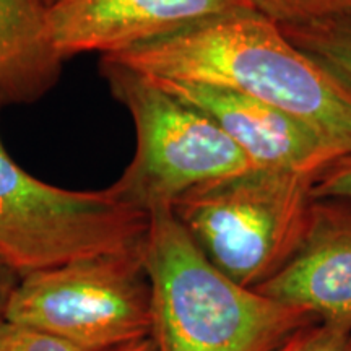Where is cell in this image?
<instances>
[{
    "label": "cell",
    "instance_id": "11",
    "mask_svg": "<svg viewBox=\"0 0 351 351\" xmlns=\"http://www.w3.org/2000/svg\"><path fill=\"white\" fill-rule=\"evenodd\" d=\"M280 28L289 41L351 90V15Z\"/></svg>",
    "mask_w": 351,
    "mask_h": 351
},
{
    "label": "cell",
    "instance_id": "14",
    "mask_svg": "<svg viewBox=\"0 0 351 351\" xmlns=\"http://www.w3.org/2000/svg\"><path fill=\"white\" fill-rule=\"evenodd\" d=\"M0 351H86L32 327L0 324Z\"/></svg>",
    "mask_w": 351,
    "mask_h": 351
},
{
    "label": "cell",
    "instance_id": "17",
    "mask_svg": "<svg viewBox=\"0 0 351 351\" xmlns=\"http://www.w3.org/2000/svg\"><path fill=\"white\" fill-rule=\"evenodd\" d=\"M112 351H156V346H155V341H153L152 337H148V339L135 341V343L125 345V346H122V348H117Z\"/></svg>",
    "mask_w": 351,
    "mask_h": 351
},
{
    "label": "cell",
    "instance_id": "10",
    "mask_svg": "<svg viewBox=\"0 0 351 351\" xmlns=\"http://www.w3.org/2000/svg\"><path fill=\"white\" fill-rule=\"evenodd\" d=\"M64 60L44 0H0V99L33 103L56 85Z\"/></svg>",
    "mask_w": 351,
    "mask_h": 351
},
{
    "label": "cell",
    "instance_id": "4",
    "mask_svg": "<svg viewBox=\"0 0 351 351\" xmlns=\"http://www.w3.org/2000/svg\"><path fill=\"white\" fill-rule=\"evenodd\" d=\"M101 73L137 135L134 158L108 187L122 204L147 215L171 210L192 189L257 169L217 122L152 77L104 59Z\"/></svg>",
    "mask_w": 351,
    "mask_h": 351
},
{
    "label": "cell",
    "instance_id": "15",
    "mask_svg": "<svg viewBox=\"0 0 351 351\" xmlns=\"http://www.w3.org/2000/svg\"><path fill=\"white\" fill-rule=\"evenodd\" d=\"M311 194L315 202L351 200V152L315 174Z\"/></svg>",
    "mask_w": 351,
    "mask_h": 351
},
{
    "label": "cell",
    "instance_id": "1",
    "mask_svg": "<svg viewBox=\"0 0 351 351\" xmlns=\"http://www.w3.org/2000/svg\"><path fill=\"white\" fill-rule=\"evenodd\" d=\"M101 59L160 80L238 91L351 152L350 88L254 10L200 21Z\"/></svg>",
    "mask_w": 351,
    "mask_h": 351
},
{
    "label": "cell",
    "instance_id": "12",
    "mask_svg": "<svg viewBox=\"0 0 351 351\" xmlns=\"http://www.w3.org/2000/svg\"><path fill=\"white\" fill-rule=\"evenodd\" d=\"M254 12L274 23L304 25L351 15V0H244Z\"/></svg>",
    "mask_w": 351,
    "mask_h": 351
},
{
    "label": "cell",
    "instance_id": "6",
    "mask_svg": "<svg viewBox=\"0 0 351 351\" xmlns=\"http://www.w3.org/2000/svg\"><path fill=\"white\" fill-rule=\"evenodd\" d=\"M143 249L101 254L20 276L5 320L86 351H112L148 339L152 295Z\"/></svg>",
    "mask_w": 351,
    "mask_h": 351
},
{
    "label": "cell",
    "instance_id": "8",
    "mask_svg": "<svg viewBox=\"0 0 351 351\" xmlns=\"http://www.w3.org/2000/svg\"><path fill=\"white\" fill-rule=\"evenodd\" d=\"M153 80L217 122L257 169L317 174L333 160L350 153L291 114L238 91L160 78Z\"/></svg>",
    "mask_w": 351,
    "mask_h": 351
},
{
    "label": "cell",
    "instance_id": "3",
    "mask_svg": "<svg viewBox=\"0 0 351 351\" xmlns=\"http://www.w3.org/2000/svg\"><path fill=\"white\" fill-rule=\"evenodd\" d=\"M314 178L252 169L192 189L171 210L217 269L243 287L256 288L304 241L315 202Z\"/></svg>",
    "mask_w": 351,
    "mask_h": 351
},
{
    "label": "cell",
    "instance_id": "9",
    "mask_svg": "<svg viewBox=\"0 0 351 351\" xmlns=\"http://www.w3.org/2000/svg\"><path fill=\"white\" fill-rule=\"evenodd\" d=\"M254 289L319 322L351 328V210L332 200L314 202L300 249Z\"/></svg>",
    "mask_w": 351,
    "mask_h": 351
},
{
    "label": "cell",
    "instance_id": "7",
    "mask_svg": "<svg viewBox=\"0 0 351 351\" xmlns=\"http://www.w3.org/2000/svg\"><path fill=\"white\" fill-rule=\"evenodd\" d=\"M252 10L244 0H51L47 21L57 54L112 56L200 21Z\"/></svg>",
    "mask_w": 351,
    "mask_h": 351
},
{
    "label": "cell",
    "instance_id": "16",
    "mask_svg": "<svg viewBox=\"0 0 351 351\" xmlns=\"http://www.w3.org/2000/svg\"><path fill=\"white\" fill-rule=\"evenodd\" d=\"M20 274H16L8 263L0 258V324L5 320V307L10 300L13 289L20 280Z\"/></svg>",
    "mask_w": 351,
    "mask_h": 351
},
{
    "label": "cell",
    "instance_id": "13",
    "mask_svg": "<svg viewBox=\"0 0 351 351\" xmlns=\"http://www.w3.org/2000/svg\"><path fill=\"white\" fill-rule=\"evenodd\" d=\"M274 351H351V328L314 322Z\"/></svg>",
    "mask_w": 351,
    "mask_h": 351
},
{
    "label": "cell",
    "instance_id": "5",
    "mask_svg": "<svg viewBox=\"0 0 351 351\" xmlns=\"http://www.w3.org/2000/svg\"><path fill=\"white\" fill-rule=\"evenodd\" d=\"M148 225L150 215L122 204L109 189L80 192L39 181L0 137V258L16 274L142 251Z\"/></svg>",
    "mask_w": 351,
    "mask_h": 351
},
{
    "label": "cell",
    "instance_id": "18",
    "mask_svg": "<svg viewBox=\"0 0 351 351\" xmlns=\"http://www.w3.org/2000/svg\"><path fill=\"white\" fill-rule=\"evenodd\" d=\"M44 2H46V5H49V3H51V0H44Z\"/></svg>",
    "mask_w": 351,
    "mask_h": 351
},
{
    "label": "cell",
    "instance_id": "2",
    "mask_svg": "<svg viewBox=\"0 0 351 351\" xmlns=\"http://www.w3.org/2000/svg\"><path fill=\"white\" fill-rule=\"evenodd\" d=\"M143 265L156 351H274L319 322L223 274L173 210L150 215Z\"/></svg>",
    "mask_w": 351,
    "mask_h": 351
}]
</instances>
